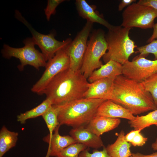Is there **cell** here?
I'll list each match as a JSON object with an SVG mask.
<instances>
[{
    "label": "cell",
    "instance_id": "cell-1",
    "mask_svg": "<svg viewBox=\"0 0 157 157\" xmlns=\"http://www.w3.org/2000/svg\"><path fill=\"white\" fill-rule=\"evenodd\" d=\"M109 100L129 110L133 115L157 109L151 95L141 82L122 74L114 79Z\"/></svg>",
    "mask_w": 157,
    "mask_h": 157
},
{
    "label": "cell",
    "instance_id": "cell-2",
    "mask_svg": "<svg viewBox=\"0 0 157 157\" xmlns=\"http://www.w3.org/2000/svg\"><path fill=\"white\" fill-rule=\"evenodd\" d=\"M89 83L80 70L73 71L69 68L55 76L43 94L51 101L52 105H61L84 98Z\"/></svg>",
    "mask_w": 157,
    "mask_h": 157
},
{
    "label": "cell",
    "instance_id": "cell-3",
    "mask_svg": "<svg viewBox=\"0 0 157 157\" xmlns=\"http://www.w3.org/2000/svg\"><path fill=\"white\" fill-rule=\"evenodd\" d=\"M105 100L83 98L62 105L54 106L58 110L60 125L75 128L85 127L96 115L99 106Z\"/></svg>",
    "mask_w": 157,
    "mask_h": 157
},
{
    "label": "cell",
    "instance_id": "cell-4",
    "mask_svg": "<svg viewBox=\"0 0 157 157\" xmlns=\"http://www.w3.org/2000/svg\"><path fill=\"white\" fill-rule=\"evenodd\" d=\"M131 28L112 25L108 29L105 36L108 51L103 57L105 63L112 60L123 65L129 61L132 54L136 52L134 49L137 47L129 36Z\"/></svg>",
    "mask_w": 157,
    "mask_h": 157
},
{
    "label": "cell",
    "instance_id": "cell-5",
    "mask_svg": "<svg viewBox=\"0 0 157 157\" xmlns=\"http://www.w3.org/2000/svg\"><path fill=\"white\" fill-rule=\"evenodd\" d=\"M105 32L101 29L93 30L88 40L83 63L80 69L87 78L103 65L100 60L108 49Z\"/></svg>",
    "mask_w": 157,
    "mask_h": 157
},
{
    "label": "cell",
    "instance_id": "cell-6",
    "mask_svg": "<svg viewBox=\"0 0 157 157\" xmlns=\"http://www.w3.org/2000/svg\"><path fill=\"white\" fill-rule=\"evenodd\" d=\"M23 42L24 46L19 48L4 44L1 51L3 57L8 59L11 57L18 59L20 64L18 67L21 71L27 65L32 66L38 70L40 67H45L47 61L42 53L35 48V44L32 38H27Z\"/></svg>",
    "mask_w": 157,
    "mask_h": 157
},
{
    "label": "cell",
    "instance_id": "cell-7",
    "mask_svg": "<svg viewBox=\"0 0 157 157\" xmlns=\"http://www.w3.org/2000/svg\"><path fill=\"white\" fill-rule=\"evenodd\" d=\"M122 16L120 26L123 27L152 28L154 24V19L157 17V10L138 3H133L124 10Z\"/></svg>",
    "mask_w": 157,
    "mask_h": 157
},
{
    "label": "cell",
    "instance_id": "cell-8",
    "mask_svg": "<svg viewBox=\"0 0 157 157\" xmlns=\"http://www.w3.org/2000/svg\"><path fill=\"white\" fill-rule=\"evenodd\" d=\"M15 16L29 30L35 44L39 47L47 61L52 58L58 51L68 45L72 41L71 38H68L60 41L55 39V34L52 32L47 35L38 32L32 27L18 10H15Z\"/></svg>",
    "mask_w": 157,
    "mask_h": 157
},
{
    "label": "cell",
    "instance_id": "cell-9",
    "mask_svg": "<svg viewBox=\"0 0 157 157\" xmlns=\"http://www.w3.org/2000/svg\"><path fill=\"white\" fill-rule=\"evenodd\" d=\"M67 46L58 51L47 62L43 74L31 89L33 92L38 95L43 94L46 87L55 76L69 68L70 61Z\"/></svg>",
    "mask_w": 157,
    "mask_h": 157
},
{
    "label": "cell",
    "instance_id": "cell-10",
    "mask_svg": "<svg viewBox=\"0 0 157 157\" xmlns=\"http://www.w3.org/2000/svg\"><path fill=\"white\" fill-rule=\"evenodd\" d=\"M93 24L87 21L83 28L67 47L70 61L69 69L72 71H77L81 68Z\"/></svg>",
    "mask_w": 157,
    "mask_h": 157
},
{
    "label": "cell",
    "instance_id": "cell-11",
    "mask_svg": "<svg viewBox=\"0 0 157 157\" xmlns=\"http://www.w3.org/2000/svg\"><path fill=\"white\" fill-rule=\"evenodd\" d=\"M156 73L157 59L150 60L139 55L122 65L123 75L140 82Z\"/></svg>",
    "mask_w": 157,
    "mask_h": 157
},
{
    "label": "cell",
    "instance_id": "cell-12",
    "mask_svg": "<svg viewBox=\"0 0 157 157\" xmlns=\"http://www.w3.org/2000/svg\"><path fill=\"white\" fill-rule=\"evenodd\" d=\"M114 79L109 78L100 79L89 83L84 98L109 100Z\"/></svg>",
    "mask_w": 157,
    "mask_h": 157
},
{
    "label": "cell",
    "instance_id": "cell-13",
    "mask_svg": "<svg viewBox=\"0 0 157 157\" xmlns=\"http://www.w3.org/2000/svg\"><path fill=\"white\" fill-rule=\"evenodd\" d=\"M60 125L55 129L54 133L51 138L47 136L43 140L49 144L48 151L45 157H56L62 150L69 146L76 143L70 135H60L59 133Z\"/></svg>",
    "mask_w": 157,
    "mask_h": 157
},
{
    "label": "cell",
    "instance_id": "cell-14",
    "mask_svg": "<svg viewBox=\"0 0 157 157\" xmlns=\"http://www.w3.org/2000/svg\"><path fill=\"white\" fill-rule=\"evenodd\" d=\"M69 133L76 143L83 144L88 148L97 149L104 146L101 137L97 135L85 127L72 128Z\"/></svg>",
    "mask_w": 157,
    "mask_h": 157
},
{
    "label": "cell",
    "instance_id": "cell-15",
    "mask_svg": "<svg viewBox=\"0 0 157 157\" xmlns=\"http://www.w3.org/2000/svg\"><path fill=\"white\" fill-rule=\"evenodd\" d=\"M96 115L131 120L135 117L129 110L110 100L104 101L98 108Z\"/></svg>",
    "mask_w": 157,
    "mask_h": 157
},
{
    "label": "cell",
    "instance_id": "cell-16",
    "mask_svg": "<svg viewBox=\"0 0 157 157\" xmlns=\"http://www.w3.org/2000/svg\"><path fill=\"white\" fill-rule=\"evenodd\" d=\"M75 4L79 15L87 21L99 24L108 29L112 26L104 19L103 15L95 10L96 6L89 4L85 0H76Z\"/></svg>",
    "mask_w": 157,
    "mask_h": 157
},
{
    "label": "cell",
    "instance_id": "cell-17",
    "mask_svg": "<svg viewBox=\"0 0 157 157\" xmlns=\"http://www.w3.org/2000/svg\"><path fill=\"white\" fill-rule=\"evenodd\" d=\"M121 122L119 118L95 115L85 126L98 136L116 128Z\"/></svg>",
    "mask_w": 157,
    "mask_h": 157
},
{
    "label": "cell",
    "instance_id": "cell-18",
    "mask_svg": "<svg viewBox=\"0 0 157 157\" xmlns=\"http://www.w3.org/2000/svg\"><path fill=\"white\" fill-rule=\"evenodd\" d=\"M122 74V65L113 60H110L99 68L95 70L88 78L89 83L106 78L114 79Z\"/></svg>",
    "mask_w": 157,
    "mask_h": 157
},
{
    "label": "cell",
    "instance_id": "cell-19",
    "mask_svg": "<svg viewBox=\"0 0 157 157\" xmlns=\"http://www.w3.org/2000/svg\"><path fill=\"white\" fill-rule=\"evenodd\" d=\"M131 143L125 138L124 132L122 130L115 141L106 147L108 154L111 157H131Z\"/></svg>",
    "mask_w": 157,
    "mask_h": 157
},
{
    "label": "cell",
    "instance_id": "cell-20",
    "mask_svg": "<svg viewBox=\"0 0 157 157\" xmlns=\"http://www.w3.org/2000/svg\"><path fill=\"white\" fill-rule=\"evenodd\" d=\"M18 135V133L9 131L5 126L2 127L0 131V157L15 146Z\"/></svg>",
    "mask_w": 157,
    "mask_h": 157
},
{
    "label": "cell",
    "instance_id": "cell-21",
    "mask_svg": "<svg viewBox=\"0 0 157 157\" xmlns=\"http://www.w3.org/2000/svg\"><path fill=\"white\" fill-rule=\"evenodd\" d=\"M128 123L131 127L135 130H142L152 125L157 126V109L145 115H137L133 120H129Z\"/></svg>",
    "mask_w": 157,
    "mask_h": 157
},
{
    "label": "cell",
    "instance_id": "cell-22",
    "mask_svg": "<svg viewBox=\"0 0 157 157\" xmlns=\"http://www.w3.org/2000/svg\"><path fill=\"white\" fill-rule=\"evenodd\" d=\"M52 106L51 101L46 98L35 108L18 115L17 116V121L21 124H24L28 119L42 116Z\"/></svg>",
    "mask_w": 157,
    "mask_h": 157
},
{
    "label": "cell",
    "instance_id": "cell-23",
    "mask_svg": "<svg viewBox=\"0 0 157 157\" xmlns=\"http://www.w3.org/2000/svg\"><path fill=\"white\" fill-rule=\"evenodd\" d=\"M42 116L49 131L47 136L51 138L55 129L60 125L58 119V110L55 106L52 105Z\"/></svg>",
    "mask_w": 157,
    "mask_h": 157
},
{
    "label": "cell",
    "instance_id": "cell-24",
    "mask_svg": "<svg viewBox=\"0 0 157 157\" xmlns=\"http://www.w3.org/2000/svg\"><path fill=\"white\" fill-rule=\"evenodd\" d=\"M88 148L83 144L76 143L64 149L55 157H79L80 153Z\"/></svg>",
    "mask_w": 157,
    "mask_h": 157
},
{
    "label": "cell",
    "instance_id": "cell-25",
    "mask_svg": "<svg viewBox=\"0 0 157 157\" xmlns=\"http://www.w3.org/2000/svg\"><path fill=\"white\" fill-rule=\"evenodd\" d=\"M141 83L146 90L151 95L157 107V73L151 75Z\"/></svg>",
    "mask_w": 157,
    "mask_h": 157
},
{
    "label": "cell",
    "instance_id": "cell-26",
    "mask_svg": "<svg viewBox=\"0 0 157 157\" xmlns=\"http://www.w3.org/2000/svg\"><path fill=\"white\" fill-rule=\"evenodd\" d=\"M138 52L140 53L139 55L146 56L149 54H153L155 60L157 59V39L155 40L148 44L136 48Z\"/></svg>",
    "mask_w": 157,
    "mask_h": 157
},
{
    "label": "cell",
    "instance_id": "cell-27",
    "mask_svg": "<svg viewBox=\"0 0 157 157\" xmlns=\"http://www.w3.org/2000/svg\"><path fill=\"white\" fill-rule=\"evenodd\" d=\"M64 0H49L47 5L44 9L45 14L47 21H49L52 15L56 13V9L60 3L64 1Z\"/></svg>",
    "mask_w": 157,
    "mask_h": 157
},
{
    "label": "cell",
    "instance_id": "cell-28",
    "mask_svg": "<svg viewBox=\"0 0 157 157\" xmlns=\"http://www.w3.org/2000/svg\"><path fill=\"white\" fill-rule=\"evenodd\" d=\"M89 150L88 148L81 152L79 154V157H111L108 154L105 147L101 151L94 149L92 153H90Z\"/></svg>",
    "mask_w": 157,
    "mask_h": 157
},
{
    "label": "cell",
    "instance_id": "cell-29",
    "mask_svg": "<svg viewBox=\"0 0 157 157\" xmlns=\"http://www.w3.org/2000/svg\"><path fill=\"white\" fill-rule=\"evenodd\" d=\"M147 140V138L139 132L135 135L130 143L134 147H141L146 143Z\"/></svg>",
    "mask_w": 157,
    "mask_h": 157
},
{
    "label": "cell",
    "instance_id": "cell-30",
    "mask_svg": "<svg viewBox=\"0 0 157 157\" xmlns=\"http://www.w3.org/2000/svg\"><path fill=\"white\" fill-rule=\"evenodd\" d=\"M137 3L157 10V0H140Z\"/></svg>",
    "mask_w": 157,
    "mask_h": 157
},
{
    "label": "cell",
    "instance_id": "cell-31",
    "mask_svg": "<svg viewBox=\"0 0 157 157\" xmlns=\"http://www.w3.org/2000/svg\"><path fill=\"white\" fill-rule=\"evenodd\" d=\"M136 1L135 0H122L119 5L118 11L122 10L125 7L128 6Z\"/></svg>",
    "mask_w": 157,
    "mask_h": 157
},
{
    "label": "cell",
    "instance_id": "cell-32",
    "mask_svg": "<svg viewBox=\"0 0 157 157\" xmlns=\"http://www.w3.org/2000/svg\"><path fill=\"white\" fill-rule=\"evenodd\" d=\"M142 130L140 129L132 130L129 133L125 135V138L126 140L129 143H131L135 135Z\"/></svg>",
    "mask_w": 157,
    "mask_h": 157
},
{
    "label": "cell",
    "instance_id": "cell-33",
    "mask_svg": "<svg viewBox=\"0 0 157 157\" xmlns=\"http://www.w3.org/2000/svg\"><path fill=\"white\" fill-rule=\"evenodd\" d=\"M131 157H157V152L149 155H144L139 152L132 153Z\"/></svg>",
    "mask_w": 157,
    "mask_h": 157
},
{
    "label": "cell",
    "instance_id": "cell-34",
    "mask_svg": "<svg viewBox=\"0 0 157 157\" xmlns=\"http://www.w3.org/2000/svg\"><path fill=\"white\" fill-rule=\"evenodd\" d=\"M153 28V33L147 40V42L149 43L157 38V22L154 24Z\"/></svg>",
    "mask_w": 157,
    "mask_h": 157
},
{
    "label": "cell",
    "instance_id": "cell-35",
    "mask_svg": "<svg viewBox=\"0 0 157 157\" xmlns=\"http://www.w3.org/2000/svg\"><path fill=\"white\" fill-rule=\"evenodd\" d=\"M151 147L154 150L157 151V138L155 141L152 144Z\"/></svg>",
    "mask_w": 157,
    "mask_h": 157
}]
</instances>
